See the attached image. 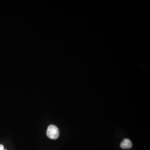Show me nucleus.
<instances>
[{
    "mask_svg": "<svg viewBox=\"0 0 150 150\" xmlns=\"http://www.w3.org/2000/svg\"><path fill=\"white\" fill-rule=\"evenodd\" d=\"M0 150H4V146L3 145H0Z\"/></svg>",
    "mask_w": 150,
    "mask_h": 150,
    "instance_id": "obj_3",
    "label": "nucleus"
},
{
    "mask_svg": "<svg viewBox=\"0 0 150 150\" xmlns=\"http://www.w3.org/2000/svg\"><path fill=\"white\" fill-rule=\"evenodd\" d=\"M132 146V143L129 139H124L121 143V147L123 149H129Z\"/></svg>",
    "mask_w": 150,
    "mask_h": 150,
    "instance_id": "obj_2",
    "label": "nucleus"
},
{
    "mask_svg": "<svg viewBox=\"0 0 150 150\" xmlns=\"http://www.w3.org/2000/svg\"><path fill=\"white\" fill-rule=\"evenodd\" d=\"M46 135L50 139L56 140L59 137L60 132L56 126L54 125H51L47 129Z\"/></svg>",
    "mask_w": 150,
    "mask_h": 150,
    "instance_id": "obj_1",
    "label": "nucleus"
},
{
    "mask_svg": "<svg viewBox=\"0 0 150 150\" xmlns=\"http://www.w3.org/2000/svg\"><path fill=\"white\" fill-rule=\"evenodd\" d=\"M6 150V149H5V150Z\"/></svg>",
    "mask_w": 150,
    "mask_h": 150,
    "instance_id": "obj_4",
    "label": "nucleus"
}]
</instances>
